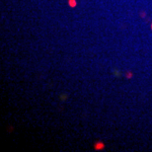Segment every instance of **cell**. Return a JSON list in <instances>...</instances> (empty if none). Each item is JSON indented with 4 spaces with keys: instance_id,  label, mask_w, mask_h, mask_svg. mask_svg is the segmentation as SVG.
I'll return each instance as SVG.
<instances>
[{
    "instance_id": "7a4b0ae2",
    "label": "cell",
    "mask_w": 152,
    "mask_h": 152,
    "mask_svg": "<svg viewBox=\"0 0 152 152\" xmlns=\"http://www.w3.org/2000/svg\"><path fill=\"white\" fill-rule=\"evenodd\" d=\"M68 4H69V6H70V7H75L76 5H77V1H76V0H68Z\"/></svg>"
},
{
    "instance_id": "3957f363",
    "label": "cell",
    "mask_w": 152,
    "mask_h": 152,
    "mask_svg": "<svg viewBox=\"0 0 152 152\" xmlns=\"http://www.w3.org/2000/svg\"><path fill=\"white\" fill-rule=\"evenodd\" d=\"M151 30H152V24H151Z\"/></svg>"
},
{
    "instance_id": "6da1fadb",
    "label": "cell",
    "mask_w": 152,
    "mask_h": 152,
    "mask_svg": "<svg viewBox=\"0 0 152 152\" xmlns=\"http://www.w3.org/2000/svg\"><path fill=\"white\" fill-rule=\"evenodd\" d=\"M94 148H95V150H102V149H104V148H105V145H104L103 142L99 141V142H97V143L95 144Z\"/></svg>"
}]
</instances>
